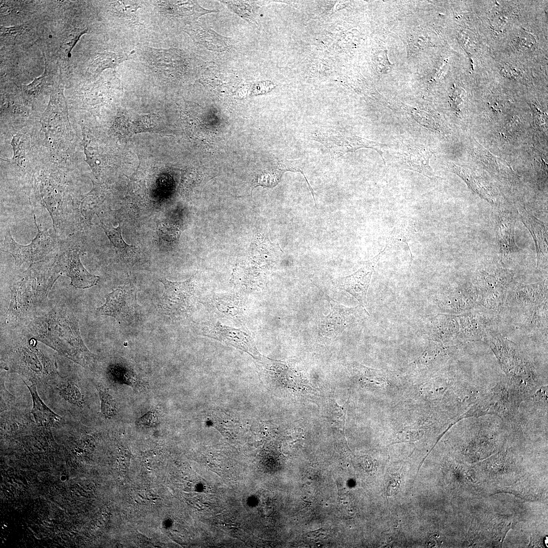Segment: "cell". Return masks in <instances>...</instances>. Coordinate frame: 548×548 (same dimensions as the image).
<instances>
[{"label":"cell","instance_id":"obj_8","mask_svg":"<svg viewBox=\"0 0 548 548\" xmlns=\"http://www.w3.org/2000/svg\"><path fill=\"white\" fill-rule=\"evenodd\" d=\"M36 182L40 199L49 213L56 232L63 210L65 193L64 183L58 172L50 170L42 172Z\"/></svg>","mask_w":548,"mask_h":548},{"label":"cell","instance_id":"obj_15","mask_svg":"<svg viewBox=\"0 0 548 548\" xmlns=\"http://www.w3.org/2000/svg\"><path fill=\"white\" fill-rule=\"evenodd\" d=\"M515 215L510 210H501L496 223L497 239L502 258L508 259L519 250L515 241Z\"/></svg>","mask_w":548,"mask_h":548},{"label":"cell","instance_id":"obj_1","mask_svg":"<svg viewBox=\"0 0 548 548\" xmlns=\"http://www.w3.org/2000/svg\"><path fill=\"white\" fill-rule=\"evenodd\" d=\"M31 328L32 337L62 356L86 367L95 363L96 356L84 344L78 321L69 311H52L35 320Z\"/></svg>","mask_w":548,"mask_h":548},{"label":"cell","instance_id":"obj_30","mask_svg":"<svg viewBox=\"0 0 548 548\" xmlns=\"http://www.w3.org/2000/svg\"><path fill=\"white\" fill-rule=\"evenodd\" d=\"M157 232L161 238L168 241L176 239L179 235L178 228L166 222L161 223L158 226Z\"/></svg>","mask_w":548,"mask_h":548},{"label":"cell","instance_id":"obj_25","mask_svg":"<svg viewBox=\"0 0 548 548\" xmlns=\"http://www.w3.org/2000/svg\"><path fill=\"white\" fill-rule=\"evenodd\" d=\"M99 220L101 224L100 227L103 229L111 243L121 255H125L133 252L135 248L127 244L122 238L120 224L117 227L115 228L112 226L106 225L100 218Z\"/></svg>","mask_w":548,"mask_h":548},{"label":"cell","instance_id":"obj_23","mask_svg":"<svg viewBox=\"0 0 548 548\" xmlns=\"http://www.w3.org/2000/svg\"><path fill=\"white\" fill-rule=\"evenodd\" d=\"M133 53H116L113 52L99 53L90 62L88 72L93 74H99L105 69L115 68L121 62L129 58Z\"/></svg>","mask_w":548,"mask_h":548},{"label":"cell","instance_id":"obj_9","mask_svg":"<svg viewBox=\"0 0 548 548\" xmlns=\"http://www.w3.org/2000/svg\"><path fill=\"white\" fill-rule=\"evenodd\" d=\"M164 286L160 305L169 316L178 317L188 312L193 302L194 285L193 277L183 282H171L159 279Z\"/></svg>","mask_w":548,"mask_h":548},{"label":"cell","instance_id":"obj_4","mask_svg":"<svg viewBox=\"0 0 548 548\" xmlns=\"http://www.w3.org/2000/svg\"><path fill=\"white\" fill-rule=\"evenodd\" d=\"M37 341L32 337L17 343L10 355L12 368L33 378L56 371L54 365L37 347Z\"/></svg>","mask_w":548,"mask_h":548},{"label":"cell","instance_id":"obj_13","mask_svg":"<svg viewBox=\"0 0 548 548\" xmlns=\"http://www.w3.org/2000/svg\"><path fill=\"white\" fill-rule=\"evenodd\" d=\"M203 335L210 336L247 352L253 357L260 356L251 337L239 330L224 326L218 322L204 325L202 329Z\"/></svg>","mask_w":548,"mask_h":548},{"label":"cell","instance_id":"obj_21","mask_svg":"<svg viewBox=\"0 0 548 548\" xmlns=\"http://www.w3.org/2000/svg\"><path fill=\"white\" fill-rule=\"evenodd\" d=\"M150 54L151 65L165 76H172L178 70V56L174 50L152 49Z\"/></svg>","mask_w":548,"mask_h":548},{"label":"cell","instance_id":"obj_24","mask_svg":"<svg viewBox=\"0 0 548 548\" xmlns=\"http://www.w3.org/2000/svg\"><path fill=\"white\" fill-rule=\"evenodd\" d=\"M154 117L144 116L131 121L129 117L123 115L117 118L114 129L123 134L132 133L154 127Z\"/></svg>","mask_w":548,"mask_h":548},{"label":"cell","instance_id":"obj_28","mask_svg":"<svg viewBox=\"0 0 548 548\" xmlns=\"http://www.w3.org/2000/svg\"><path fill=\"white\" fill-rule=\"evenodd\" d=\"M88 30L87 28H75L67 31L62 37L60 50L65 58L71 57V52L80 37Z\"/></svg>","mask_w":548,"mask_h":548},{"label":"cell","instance_id":"obj_27","mask_svg":"<svg viewBox=\"0 0 548 548\" xmlns=\"http://www.w3.org/2000/svg\"><path fill=\"white\" fill-rule=\"evenodd\" d=\"M112 9L120 18L136 22V12L139 8L136 3L131 1H115L111 4Z\"/></svg>","mask_w":548,"mask_h":548},{"label":"cell","instance_id":"obj_14","mask_svg":"<svg viewBox=\"0 0 548 548\" xmlns=\"http://www.w3.org/2000/svg\"><path fill=\"white\" fill-rule=\"evenodd\" d=\"M424 147L410 144L401 146L396 158L403 168L416 171L431 178L433 174L429 162L431 155Z\"/></svg>","mask_w":548,"mask_h":548},{"label":"cell","instance_id":"obj_5","mask_svg":"<svg viewBox=\"0 0 548 548\" xmlns=\"http://www.w3.org/2000/svg\"><path fill=\"white\" fill-rule=\"evenodd\" d=\"M328 300L331 306L330 312L321 317L318 325L317 340L321 342L333 340L358 320L362 313L367 312L361 305L348 307L329 297Z\"/></svg>","mask_w":548,"mask_h":548},{"label":"cell","instance_id":"obj_33","mask_svg":"<svg viewBox=\"0 0 548 548\" xmlns=\"http://www.w3.org/2000/svg\"><path fill=\"white\" fill-rule=\"evenodd\" d=\"M131 457L132 455L129 450L126 449H120L118 461L120 471L123 473L124 476L126 477L128 476V469Z\"/></svg>","mask_w":548,"mask_h":548},{"label":"cell","instance_id":"obj_2","mask_svg":"<svg viewBox=\"0 0 548 548\" xmlns=\"http://www.w3.org/2000/svg\"><path fill=\"white\" fill-rule=\"evenodd\" d=\"M44 143L55 160L70 157L73 134L62 87H53L50 100L41 118Z\"/></svg>","mask_w":548,"mask_h":548},{"label":"cell","instance_id":"obj_29","mask_svg":"<svg viewBox=\"0 0 548 548\" xmlns=\"http://www.w3.org/2000/svg\"><path fill=\"white\" fill-rule=\"evenodd\" d=\"M101 401V410L107 418H111L116 413V402L108 390L97 386Z\"/></svg>","mask_w":548,"mask_h":548},{"label":"cell","instance_id":"obj_19","mask_svg":"<svg viewBox=\"0 0 548 548\" xmlns=\"http://www.w3.org/2000/svg\"><path fill=\"white\" fill-rule=\"evenodd\" d=\"M106 196V189L101 185L93 183L92 189L81 197L79 202V212L87 225L91 224L93 216Z\"/></svg>","mask_w":548,"mask_h":548},{"label":"cell","instance_id":"obj_7","mask_svg":"<svg viewBox=\"0 0 548 548\" xmlns=\"http://www.w3.org/2000/svg\"><path fill=\"white\" fill-rule=\"evenodd\" d=\"M106 298L104 304L97 309L99 314L113 317L120 324H129L135 320L139 305L136 292L130 284L114 290Z\"/></svg>","mask_w":548,"mask_h":548},{"label":"cell","instance_id":"obj_12","mask_svg":"<svg viewBox=\"0 0 548 548\" xmlns=\"http://www.w3.org/2000/svg\"><path fill=\"white\" fill-rule=\"evenodd\" d=\"M386 248L371 260L366 262L354 273L337 279L338 287L354 297L365 309L367 293L374 267L383 255Z\"/></svg>","mask_w":548,"mask_h":548},{"label":"cell","instance_id":"obj_26","mask_svg":"<svg viewBox=\"0 0 548 548\" xmlns=\"http://www.w3.org/2000/svg\"><path fill=\"white\" fill-rule=\"evenodd\" d=\"M49 75L45 61V70L41 76L35 78L30 84L22 86L24 95L28 99H32L42 94L45 90L49 83Z\"/></svg>","mask_w":548,"mask_h":548},{"label":"cell","instance_id":"obj_18","mask_svg":"<svg viewBox=\"0 0 548 548\" xmlns=\"http://www.w3.org/2000/svg\"><path fill=\"white\" fill-rule=\"evenodd\" d=\"M11 144L13 156L8 161L17 166L21 171L29 172L31 167L30 138L26 133L18 132L13 136Z\"/></svg>","mask_w":548,"mask_h":548},{"label":"cell","instance_id":"obj_6","mask_svg":"<svg viewBox=\"0 0 548 548\" xmlns=\"http://www.w3.org/2000/svg\"><path fill=\"white\" fill-rule=\"evenodd\" d=\"M80 247L75 244L60 247L54 257L60 274L71 279V284L77 288L85 289L96 285L99 277L90 273L83 266L80 257Z\"/></svg>","mask_w":548,"mask_h":548},{"label":"cell","instance_id":"obj_3","mask_svg":"<svg viewBox=\"0 0 548 548\" xmlns=\"http://www.w3.org/2000/svg\"><path fill=\"white\" fill-rule=\"evenodd\" d=\"M35 224L37 233L31 243L26 245H20L13 238L10 230L8 228L4 236L2 250L10 254L14 259L15 265L20 266L24 263L30 265L46 259L47 256L55 248L57 239L51 235L47 228L41 230L37 224L34 212Z\"/></svg>","mask_w":548,"mask_h":548},{"label":"cell","instance_id":"obj_20","mask_svg":"<svg viewBox=\"0 0 548 548\" xmlns=\"http://www.w3.org/2000/svg\"><path fill=\"white\" fill-rule=\"evenodd\" d=\"M26 385L31 395L33 405L31 413L33 415L36 422L39 425L49 426L59 422L61 417L43 402L38 394L36 386L34 384Z\"/></svg>","mask_w":548,"mask_h":548},{"label":"cell","instance_id":"obj_16","mask_svg":"<svg viewBox=\"0 0 548 548\" xmlns=\"http://www.w3.org/2000/svg\"><path fill=\"white\" fill-rule=\"evenodd\" d=\"M521 219L531 234L535 243L537 265L547 254V231L542 222L530 214L525 208L519 210Z\"/></svg>","mask_w":548,"mask_h":548},{"label":"cell","instance_id":"obj_34","mask_svg":"<svg viewBox=\"0 0 548 548\" xmlns=\"http://www.w3.org/2000/svg\"><path fill=\"white\" fill-rule=\"evenodd\" d=\"M157 420L155 415L152 413H148L140 418L137 422L138 424H144L146 425H153Z\"/></svg>","mask_w":548,"mask_h":548},{"label":"cell","instance_id":"obj_32","mask_svg":"<svg viewBox=\"0 0 548 548\" xmlns=\"http://www.w3.org/2000/svg\"><path fill=\"white\" fill-rule=\"evenodd\" d=\"M63 394L68 401L76 404L82 400V395L79 389L75 385L68 384L62 389Z\"/></svg>","mask_w":548,"mask_h":548},{"label":"cell","instance_id":"obj_17","mask_svg":"<svg viewBox=\"0 0 548 548\" xmlns=\"http://www.w3.org/2000/svg\"><path fill=\"white\" fill-rule=\"evenodd\" d=\"M159 11L168 18L197 17L211 11L193 1H157Z\"/></svg>","mask_w":548,"mask_h":548},{"label":"cell","instance_id":"obj_11","mask_svg":"<svg viewBox=\"0 0 548 548\" xmlns=\"http://www.w3.org/2000/svg\"><path fill=\"white\" fill-rule=\"evenodd\" d=\"M511 281L509 271L498 266L480 270L476 278V286L481 292L483 300L491 306L502 303Z\"/></svg>","mask_w":548,"mask_h":548},{"label":"cell","instance_id":"obj_22","mask_svg":"<svg viewBox=\"0 0 548 548\" xmlns=\"http://www.w3.org/2000/svg\"><path fill=\"white\" fill-rule=\"evenodd\" d=\"M433 321L431 333L432 338L446 340L458 336L459 325L455 317L439 315Z\"/></svg>","mask_w":548,"mask_h":548},{"label":"cell","instance_id":"obj_31","mask_svg":"<svg viewBox=\"0 0 548 548\" xmlns=\"http://www.w3.org/2000/svg\"><path fill=\"white\" fill-rule=\"evenodd\" d=\"M0 30L1 38L13 40L23 34L26 30V26L21 25L7 27L1 25Z\"/></svg>","mask_w":548,"mask_h":548},{"label":"cell","instance_id":"obj_10","mask_svg":"<svg viewBox=\"0 0 548 548\" xmlns=\"http://www.w3.org/2000/svg\"><path fill=\"white\" fill-rule=\"evenodd\" d=\"M312 137L314 140L324 144L337 157L348 152L367 148L376 150L383 158L382 149L384 145L347 131L334 129L322 130L313 133Z\"/></svg>","mask_w":548,"mask_h":548}]
</instances>
